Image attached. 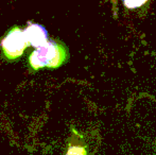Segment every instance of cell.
Instances as JSON below:
<instances>
[{
	"mask_svg": "<svg viewBox=\"0 0 156 155\" xmlns=\"http://www.w3.org/2000/svg\"><path fill=\"white\" fill-rule=\"evenodd\" d=\"M66 155H88L85 146L69 145Z\"/></svg>",
	"mask_w": 156,
	"mask_h": 155,
	"instance_id": "277c9868",
	"label": "cell"
},
{
	"mask_svg": "<svg viewBox=\"0 0 156 155\" xmlns=\"http://www.w3.org/2000/svg\"><path fill=\"white\" fill-rule=\"evenodd\" d=\"M25 30V35L29 46L34 48L41 47L49 41V35L45 28L38 23H29Z\"/></svg>",
	"mask_w": 156,
	"mask_h": 155,
	"instance_id": "3957f363",
	"label": "cell"
},
{
	"mask_svg": "<svg viewBox=\"0 0 156 155\" xmlns=\"http://www.w3.org/2000/svg\"><path fill=\"white\" fill-rule=\"evenodd\" d=\"M68 49L62 41L49 39L41 47L35 50L29 56V65L33 70H38L45 67L49 69H55L67 62Z\"/></svg>",
	"mask_w": 156,
	"mask_h": 155,
	"instance_id": "6da1fadb",
	"label": "cell"
},
{
	"mask_svg": "<svg viewBox=\"0 0 156 155\" xmlns=\"http://www.w3.org/2000/svg\"><path fill=\"white\" fill-rule=\"evenodd\" d=\"M149 0H123L124 5L129 10H134V9L141 8L142 5L148 2Z\"/></svg>",
	"mask_w": 156,
	"mask_h": 155,
	"instance_id": "5b68a950",
	"label": "cell"
},
{
	"mask_svg": "<svg viewBox=\"0 0 156 155\" xmlns=\"http://www.w3.org/2000/svg\"><path fill=\"white\" fill-rule=\"evenodd\" d=\"M29 46L25 35V30L21 28L13 27L1 41V49L4 56L9 61H15L23 54Z\"/></svg>",
	"mask_w": 156,
	"mask_h": 155,
	"instance_id": "7a4b0ae2",
	"label": "cell"
}]
</instances>
